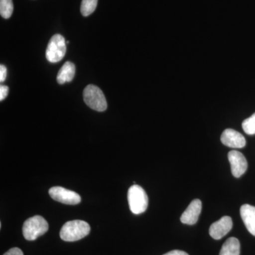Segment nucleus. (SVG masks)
Listing matches in <instances>:
<instances>
[{
    "label": "nucleus",
    "mask_w": 255,
    "mask_h": 255,
    "mask_svg": "<svg viewBox=\"0 0 255 255\" xmlns=\"http://www.w3.org/2000/svg\"><path fill=\"white\" fill-rule=\"evenodd\" d=\"M49 194L53 200L68 205H76L81 201V196L78 193L62 187L50 188Z\"/></svg>",
    "instance_id": "obj_6"
},
{
    "label": "nucleus",
    "mask_w": 255,
    "mask_h": 255,
    "mask_svg": "<svg viewBox=\"0 0 255 255\" xmlns=\"http://www.w3.org/2000/svg\"><path fill=\"white\" fill-rule=\"evenodd\" d=\"M241 216L247 229L255 236V207L250 204H244L241 208Z\"/></svg>",
    "instance_id": "obj_11"
},
{
    "label": "nucleus",
    "mask_w": 255,
    "mask_h": 255,
    "mask_svg": "<svg viewBox=\"0 0 255 255\" xmlns=\"http://www.w3.org/2000/svg\"><path fill=\"white\" fill-rule=\"evenodd\" d=\"M9 93V87L5 85L0 86V101L4 100Z\"/></svg>",
    "instance_id": "obj_17"
},
{
    "label": "nucleus",
    "mask_w": 255,
    "mask_h": 255,
    "mask_svg": "<svg viewBox=\"0 0 255 255\" xmlns=\"http://www.w3.org/2000/svg\"><path fill=\"white\" fill-rule=\"evenodd\" d=\"M202 209V203L199 199L191 201L187 209L181 216V222L184 224L194 225L197 223Z\"/></svg>",
    "instance_id": "obj_10"
},
{
    "label": "nucleus",
    "mask_w": 255,
    "mask_h": 255,
    "mask_svg": "<svg viewBox=\"0 0 255 255\" xmlns=\"http://www.w3.org/2000/svg\"><path fill=\"white\" fill-rule=\"evenodd\" d=\"M66 53L65 39L60 34H55L50 38L46 49V58L52 63L60 61Z\"/></svg>",
    "instance_id": "obj_5"
},
{
    "label": "nucleus",
    "mask_w": 255,
    "mask_h": 255,
    "mask_svg": "<svg viewBox=\"0 0 255 255\" xmlns=\"http://www.w3.org/2000/svg\"><path fill=\"white\" fill-rule=\"evenodd\" d=\"M6 74H7V70H6V67L3 65H0V82L4 81L6 78Z\"/></svg>",
    "instance_id": "obj_19"
},
{
    "label": "nucleus",
    "mask_w": 255,
    "mask_h": 255,
    "mask_svg": "<svg viewBox=\"0 0 255 255\" xmlns=\"http://www.w3.org/2000/svg\"><path fill=\"white\" fill-rule=\"evenodd\" d=\"M98 0H82L81 13L84 16H88L95 11Z\"/></svg>",
    "instance_id": "obj_15"
},
{
    "label": "nucleus",
    "mask_w": 255,
    "mask_h": 255,
    "mask_svg": "<svg viewBox=\"0 0 255 255\" xmlns=\"http://www.w3.org/2000/svg\"><path fill=\"white\" fill-rule=\"evenodd\" d=\"M241 244L237 238H230L225 242L219 255H240Z\"/></svg>",
    "instance_id": "obj_13"
},
{
    "label": "nucleus",
    "mask_w": 255,
    "mask_h": 255,
    "mask_svg": "<svg viewBox=\"0 0 255 255\" xmlns=\"http://www.w3.org/2000/svg\"><path fill=\"white\" fill-rule=\"evenodd\" d=\"M75 75V66L71 62H66L58 72L57 81L60 85H63L65 82H70L73 80Z\"/></svg>",
    "instance_id": "obj_12"
},
{
    "label": "nucleus",
    "mask_w": 255,
    "mask_h": 255,
    "mask_svg": "<svg viewBox=\"0 0 255 255\" xmlns=\"http://www.w3.org/2000/svg\"><path fill=\"white\" fill-rule=\"evenodd\" d=\"M84 100L89 107L97 112H105L107 109L105 96L98 87L89 85L83 92Z\"/></svg>",
    "instance_id": "obj_4"
},
{
    "label": "nucleus",
    "mask_w": 255,
    "mask_h": 255,
    "mask_svg": "<svg viewBox=\"0 0 255 255\" xmlns=\"http://www.w3.org/2000/svg\"><path fill=\"white\" fill-rule=\"evenodd\" d=\"M163 255H189L185 252L182 251H172Z\"/></svg>",
    "instance_id": "obj_20"
},
{
    "label": "nucleus",
    "mask_w": 255,
    "mask_h": 255,
    "mask_svg": "<svg viewBox=\"0 0 255 255\" xmlns=\"http://www.w3.org/2000/svg\"><path fill=\"white\" fill-rule=\"evenodd\" d=\"M48 223L41 216H34L23 223V237L27 241H33L43 236L48 231Z\"/></svg>",
    "instance_id": "obj_2"
},
{
    "label": "nucleus",
    "mask_w": 255,
    "mask_h": 255,
    "mask_svg": "<svg viewBox=\"0 0 255 255\" xmlns=\"http://www.w3.org/2000/svg\"><path fill=\"white\" fill-rule=\"evenodd\" d=\"M128 201L132 214H141L148 206V197L145 190L140 186L134 184L128 191Z\"/></svg>",
    "instance_id": "obj_3"
},
{
    "label": "nucleus",
    "mask_w": 255,
    "mask_h": 255,
    "mask_svg": "<svg viewBox=\"0 0 255 255\" xmlns=\"http://www.w3.org/2000/svg\"><path fill=\"white\" fill-rule=\"evenodd\" d=\"M228 159L231 164V172L235 177L239 178L245 174L248 169V161L245 156L236 150H232L228 153Z\"/></svg>",
    "instance_id": "obj_7"
},
{
    "label": "nucleus",
    "mask_w": 255,
    "mask_h": 255,
    "mask_svg": "<svg viewBox=\"0 0 255 255\" xmlns=\"http://www.w3.org/2000/svg\"><path fill=\"white\" fill-rule=\"evenodd\" d=\"M232 228V219L229 216H223L219 221L211 225L209 234L215 240H221L231 231Z\"/></svg>",
    "instance_id": "obj_8"
},
{
    "label": "nucleus",
    "mask_w": 255,
    "mask_h": 255,
    "mask_svg": "<svg viewBox=\"0 0 255 255\" xmlns=\"http://www.w3.org/2000/svg\"><path fill=\"white\" fill-rule=\"evenodd\" d=\"M14 10L12 0H0V14L4 18L11 17Z\"/></svg>",
    "instance_id": "obj_14"
},
{
    "label": "nucleus",
    "mask_w": 255,
    "mask_h": 255,
    "mask_svg": "<svg viewBox=\"0 0 255 255\" xmlns=\"http://www.w3.org/2000/svg\"><path fill=\"white\" fill-rule=\"evenodd\" d=\"M223 145L231 148H243L246 145V140L241 132L233 129H226L221 136Z\"/></svg>",
    "instance_id": "obj_9"
},
{
    "label": "nucleus",
    "mask_w": 255,
    "mask_h": 255,
    "mask_svg": "<svg viewBox=\"0 0 255 255\" xmlns=\"http://www.w3.org/2000/svg\"><path fill=\"white\" fill-rule=\"evenodd\" d=\"M90 226L87 222L80 220H75L65 223L60 230V236L65 242L80 241L88 236Z\"/></svg>",
    "instance_id": "obj_1"
},
{
    "label": "nucleus",
    "mask_w": 255,
    "mask_h": 255,
    "mask_svg": "<svg viewBox=\"0 0 255 255\" xmlns=\"http://www.w3.org/2000/svg\"><path fill=\"white\" fill-rule=\"evenodd\" d=\"M3 255H23V252L18 248H14L10 249Z\"/></svg>",
    "instance_id": "obj_18"
},
{
    "label": "nucleus",
    "mask_w": 255,
    "mask_h": 255,
    "mask_svg": "<svg viewBox=\"0 0 255 255\" xmlns=\"http://www.w3.org/2000/svg\"><path fill=\"white\" fill-rule=\"evenodd\" d=\"M243 130L248 135L255 134V113L249 118L246 119L242 124Z\"/></svg>",
    "instance_id": "obj_16"
}]
</instances>
